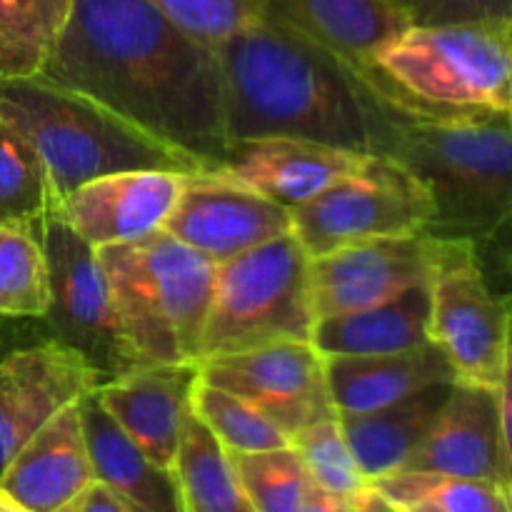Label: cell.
Listing matches in <instances>:
<instances>
[{
  "instance_id": "26",
  "label": "cell",
  "mask_w": 512,
  "mask_h": 512,
  "mask_svg": "<svg viewBox=\"0 0 512 512\" xmlns=\"http://www.w3.org/2000/svg\"><path fill=\"white\" fill-rule=\"evenodd\" d=\"M390 512H512V493L488 480L398 470L373 480Z\"/></svg>"
},
{
  "instance_id": "23",
  "label": "cell",
  "mask_w": 512,
  "mask_h": 512,
  "mask_svg": "<svg viewBox=\"0 0 512 512\" xmlns=\"http://www.w3.org/2000/svg\"><path fill=\"white\" fill-rule=\"evenodd\" d=\"M453 383L430 385L400 403L373 413L338 415L345 440L370 483L398 473L408 465L433 428Z\"/></svg>"
},
{
  "instance_id": "9",
  "label": "cell",
  "mask_w": 512,
  "mask_h": 512,
  "mask_svg": "<svg viewBox=\"0 0 512 512\" xmlns=\"http://www.w3.org/2000/svg\"><path fill=\"white\" fill-rule=\"evenodd\" d=\"M435 215L428 188L395 158L363 163L300 208L290 210L293 235L308 258L385 235L418 233Z\"/></svg>"
},
{
  "instance_id": "30",
  "label": "cell",
  "mask_w": 512,
  "mask_h": 512,
  "mask_svg": "<svg viewBox=\"0 0 512 512\" xmlns=\"http://www.w3.org/2000/svg\"><path fill=\"white\" fill-rule=\"evenodd\" d=\"M193 413L220 440L230 455L265 453L288 448L290 438L268 418L238 395L200 380L195 385Z\"/></svg>"
},
{
  "instance_id": "20",
  "label": "cell",
  "mask_w": 512,
  "mask_h": 512,
  "mask_svg": "<svg viewBox=\"0 0 512 512\" xmlns=\"http://www.w3.org/2000/svg\"><path fill=\"white\" fill-rule=\"evenodd\" d=\"M325 375L338 415L373 413L430 385L458 380L433 340L400 353L330 355L325 358Z\"/></svg>"
},
{
  "instance_id": "24",
  "label": "cell",
  "mask_w": 512,
  "mask_h": 512,
  "mask_svg": "<svg viewBox=\"0 0 512 512\" xmlns=\"http://www.w3.org/2000/svg\"><path fill=\"white\" fill-rule=\"evenodd\" d=\"M430 343V283L353 313L315 320L320 355H385Z\"/></svg>"
},
{
  "instance_id": "29",
  "label": "cell",
  "mask_w": 512,
  "mask_h": 512,
  "mask_svg": "<svg viewBox=\"0 0 512 512\" xmlns=\"http://www.w3.org/2000/svg\"><path fill=\"white\" fill-rule=\"evenodd\" d=\"M58 205L53 183L33 145L0 120V225L33 223Z\"/></svg>"
},
{
  "instance_id": "12",
  "label": "cell",
  "mask_w": 512,
  "mask_h": 512,
  "mask_svg": "<svg viewBox=\"0 0 512 512\" xmlns=\"http://www.w3.org/2000/svg\"><path fill=\"white\" fill-rule=\"evenodd\" d=\"M438 238L425 230L363 240L310 258L315 320L353 313L430 283Z\"/></svg>"
},
{
  "instance_id": "7",
  "label": "cell",
  "mask_w": 512,
  "mask_h": 512,
  "mask_svg": "<svg viewBox=\"0 0 512 512\" xmlns=\"http://www.w3.org/2000/svg\"><path fill=\"white\" fill-rule=\"evenodd\" d=\"M310 258L293 233L215 265V285L200 338V360L263 345L313 343Z\"/></svg>"
},
{
  "instance_id": "27",
  "label": "cell",
  "mask_w": 512,
  "mask_h": 512,
  "mask_svg": "<svg viewBox=\"0 0 512 512\" xmlns=\"http://www.w3.org/2000/svg\"><path fill=\"white\" fill-rule=\"evenodd\" d=\"M70 10L73 0H0V80L40 73Z\"/></svg>"
},
{
  "instance_id": "33",
  "label": "cell",
  "mask_w": 512,
  "mask_h": 512,
  "mask_svg": "<svg viewBox=\"0 0 512 512\" xmlns=\"http://www.w3.org/2000/svg\"><path fill=\"white\" fill-rule=\"evenodd\" d=\"M200 43L218 48L228 35L260 18V0H148Z\"/></svg>"
},
{
  "instance_id": "10",
  "label": "cell",
  "mask_w": 512,
  "mask_h": 512,
  "mask_svg": "<svg viewBox=\"0 0 512 512\" xmlns=\"http://www.w3.org/2000/svg\"><path fill=\"white\" fill-rule=\"evenodd\" d=\"M430 340L463 383L498 388L508 358V305L485 278L470 240L438 238L430 275Z\"/></svg>"
},
{
  "instance_id": "38",
  "label": "cell",
  "mask_w": 512,
  "mask_h": 512,
  "mask_svg": "<svg viewBox=\"0 0 512 512\" xmlns=\"http://www.w3.org/2000/svg\"><path fill=\"white\" fill-rule=\"evenodd\" d=\"M498 408H500V428H503V443L505 455H508V468L512 478V345L508 348V358H505L503 375L498 383Z\"/></svg>"
},
{
  "instance_id": "1",
  "label": "cell",
  "mask_w": 512,
  "mask_h": 512,
  "mask_svg": "<svg viewBox=\"0 0 512 512\" xmlns=\"http://www.w3.org/2000/svg\"><path fill=\"white\" fill-rule=\"evenodd\" d=\"M40 78L215 170L228 150L218 53L148 0H73Z\"/></svg>"
},
{
  "instance_id": "16",
  "label": "cell",
  "mask_w": 512,
  "mask_h": 512,
  "mask_svg": "<svg viewBox=\"0 0 512 512\" xmlns=\"http://www.w3.org/2000/svg\"><path fill=\"white\" fill-rule=\"evenodd\" d=\"M403 470L488 480L512 493L498 390L455 380L433 428Z\"/></svg>"
},
{
  "instance_id": "15",
  "label": "cell",
  "mask_w": 512,
  "mask_h": 512,
  "mask_svg": "<svg viewBox=\"0 0 512 512\" xmlns=\"http://www.w3.org/2000/svg\"><path fill=\"white\" fill-rule=\"evenodd\" d=\"M178 170H123L95 178L65 195L58 213L93 248L133 243L163 230L183 180Z\"/></svg>"
},
{
  "instance_id": "2",
  "label": "cell",
  "mask_w": 512,
  "mask_h": 512,
  "mask_svg": "<svg viewBox=\"0 0 512 512\" xmlns=\"http://www.w3.org/2000/svg\"><path fill=\"white\" fill-rule=\"evenodd\" d=\"M228 138L288 135L390 158L405 110L308 35L260 15L215 48Z\"/></svg>"
},
{
  "instance_id": "18",
  "label": "cell",
  "mask_w": 512,
  "mask_h": 512,
  "mask_svg": "<svg viewBox=\"0 0 512 512\" xmlns=\"http://www.w3.org/2000/svg\"><path fill=\"white\" fill-rule=\"evenodd\" d=\"M198 383V363H158L98 385L95 393L105 413L153 463L173 470Z\"/></svg>"
},
{
  "instance_id": "19",
  "label": "cell",
  "mask_w": 512,
  "mask_h": 512,
  "mask_svg": "<svg viewBox=\"0 0 512 512\" xmlns=\"http://www.w3.org/2000/svg\"><path fill=\"white\" fill-rule=\"evenodd\" d=\"M95 483L78 403L50 418L0 478V490L28 512L68 510Z\"/></svg>"
},
{
  "instance_id": "28",
  "label": "cell",
  "mask_w": 512,
  "mask_h": 512,
  "mask_svg": "<svg viewBox=\"0 0 512 512\" xmlns=\"http://www.w3.org/2000/svg\"><path fill=\"white\" fill-rule=\"evenodd\" d=\"M50 305V275L40 220L0 225V315L43 318Z\"/></svg>"
},
{
  "instance_id": "37",
  "label": "cell",
  "mask_w": 512,
  "mask_h": 512,
  "mask_svg": "<svg viewBox=\"0 0 512 512\" xmlns=\"http://www.w3.org/2000/svg\"><path fill=\"white\" fill-rule=\"evenodd\" d=\"M63 512H140L138 508H133L130 503H125L120 495H115L108 485L98 483L95 480L68 510Z\"/></svg>"
},
{
  "instance_id": "34",
  "label": "cell",
  "mask_w": 512,
  "mask_h": 512,
  "mask_svg": "<svg viewBox=\"0 0 512 512\" xmlns=\"http://www.w3.org/2000/svg\"><path fill=\"white\" fill-rule=\"evenodd\" d=\"M410 25L465 23V20H512V0H388Z\"/></svg>"
},
{
  "instance_id": "8",
  "label": "cell",
  "mask_w": 512,
  "mask_h": 512,
  "mask_svg": "<svg viewBox=\"0 0 512 512\" xmlns=\"http://www.w3.org/2000/svg\"><path fill=\"white\" fill-rule=\"evenodd\" d=\"M50 275L45 320L53 340L75 350L98 373L100 385L145 368V360L125 335L103 263L58 213L40 220Z\"/></svg>"
},
{
  "instance_id": "32",
  "label": "cell",
  "mask_w": 512,
  "mask_h": 512,
  "mask_svg": "<svg viewBox=\"0 0 512 512\" xmlns=\"http://www.w3.org/2000/svg\"><path fill=\"white\" fill-rule=\"evenodd\" d=\"M290 448L300 455L318 488L338 495H358L373 488L360 470L338 418L320 420L290 435Z\"/></svg>"
},
{
  "instance_id": "39",
  "label": "cell",
  "mask_w": 512,
  "mask_h": 512,
  "mask_svg": "<svg viewBox=\"0 0 512 512\" xmlns=\"http://www.w3.org/2000/svg\"><path fill=\"white\" fill-rule=\"evenodd\" d=\"M0 512H28V510L20 508V505L15 503L8 493H3V490H0Z\"/></svg>"
},
{
  "instance_id": "14",
  "label": "cell",
  "mask_w": 512,
  "mask_h": 512,
  "mask_svg": "<svg viewBox=\"0 0 512 512\" xmlns=\"http://www.w3.org/2000/svg\"><path fill=\"white\" fill-rule=\"evenodd\" d=\"M98 385V373L58 340L5 355L0 360V478L50 418Z\"/></svg>"
},
{
  "instance_id": "36",
  "label": "cell",
  "mask_w": 512,
  "mask_h": 512,
  "mask_svg": "<svg viewBox=\"0 0 512 512\" xmlns=\"http://www.w3.org/2000/svg\"><path fill=\"white\" fill-rule=\"evenodd\" d=\"M298 512H390V508L375 488L358 495H338L313 485Z\"/></svg>"
},
{
  "instance_id": "25",
  "label": "cell",
  "mask_w": 512,
  "mask_h": 512,
  "mask_svg": "<svg viewBox=\"0 0 512 512\" xmlns=\"http://www.w3.org/2000/svg\"><path fill=\"white\" fill-rule=\"evenodd\" d=\"M185 512H255L233 455L190 410L173 465Z\"/></svg>"
},
{
  "instance_id": "5",
  "label": "cell",
  "mask_w": 512,
  "mask_h": 512,
  "mask_svg": "<svg viewBox=\"0 0 512 512\" xmlns=\"http://www.w3.org/2000/svg\"><path fill=\"white\" fill-rule=\"evenodd\" d=\"M433 198L425 233L445 240L490 238L512 218V128L508 115L443 123L405 115L390 153Z\"/></svg>"
},
{
  "instance_id": "13",
  "label": "cell",
  "mask_w": 512,
  "mask_h": 512,
  "mask_svg": "<svg viewBox=\"0 0 512 512\" xmlns=\"http://www.w3.org/2000/svg\"><path fill=\"white\" fill-rule=\"evenodd\" d=\"M163 230L215 265L293 233L290 210L218 173H188Z\"/></svg>"
},
{
  "instance_id": "22",
  "label": "cell",
  "mask_w": 512,
  "mask_h": 512,
  "mask_svg": "<svg viewBox=\"0 0 512 512\" xmlns=\"http://www.w3.org/2000/svg\"><path fill=\"white\" fill-rule=\"evenodd\" d=\"M98 390V388H95ZM78 400L95 480L140 512H185L173 470L153 463L100 405L98 393Z\"/></svg>"
},
{
  "instance_id": "4",
  "label": "cell",
  "mask_w": 512,
  "mask_h": 512,
  "mask_svg": "<svg viewBox=\"0 0 512 512\" xmlns=\"http://www.w3.org/2000/svg\"><path fill=\"white\" fill-rule=\"evenodd\" d=\"M0 120L40 155L58 203L80 185L123 170H205L105 105L40 75L0 80Z\"/></svg>"
},
{
  "instance_id": "35",
  "label": "cell",
  "mask_w": 512,
  "mask_h": 512,
  "mask_svg": "<svg viewBox=\"0 0 512 512\" xmlns=\"http://www.w3.org/2000/svg\"><path fill=\"white\" fill-rule=\"evenodd\" d=\"M475 255L495 293H512V218L500 225L490 238L475 243Z\"/></svg>"
},
{
  "instance_id": "31",
  "label": "cell",
  "mask_w": 512,
  "mask_h": 512,
  "mask_svg": "<svg viewBox=\"0 0 512 512\" xmlns=\"http://www.w3.org/2000/svg\"><path fill=\"white\" fill-rule=\"evenodd\" d=\"M233 463L255 512H298L315 485L290 445L233 455Z\"/></svg>"
},
{
  "instance_id": "3",
  "label": "cell",
  "mask_w": 512,
  "mask_h": 512,
  "mask_svg": "<svg viewBox=\"0 0 512 512\" xmlns=\"http://www.w3.org/2000/svg\"><path fill=\"white\" fill-rule=\"evenodd\" d=\"M368 78L420 120L478 123L508 115L512 20L410 25L375 55Z\"/></svg>"
},
{
  "instance_id": "40",
  "label": "cell",
  "mask_w": 512,
  "mask_h": 512,
  "mask_svg": "<svg viewBox=\"0 0 512 512\" xmlns=\"http://www.w3.org/2000/svg\"><path fill=\"white\" fill-rule=\"evenodd\" d=\"M503 298H505V305H508V340L512 345V293L503 295Z\"/></svg>"
},
{
  "instance_id": "41",
  "label": "cell",
  "mask_w": 512,
  "mask_h": 512,
  "mask_svg": "<svg viewBox=\"0 0 512 512\" xmlns=\"http://www.w3.org/2000/svg\"><path fill=\"white\" fill-rule=\"evenodd\" d=\"M508 120H510V128H512V78H510V110H508Z\"/></svg>"
},
{
  "instance_id": "11",
  "label": "cell",
  "mask_w": 512,
  "mask_h": 512,
  "mask_svg": "<svg viewBox=\"0 0 512 512\" xmlns=\"http://www.w3.org/2000/svg\"><path fill=\"white\" fill-rule=\"evenodd\" d=\"M198 368L203 383L243 398L288 438L320 420L338 418L325 375V355L313 343L285 340L200 360Z\"/></svg>"
},
{
  "instance_id": "17",
  "label": "cell",
  "mask_w": 512,
  "mask_h": 512,
  "mask_svg": "<svg viewBox=\"0 0 512 512\" xmlns=\"http://www.w3.org/2000/svg\"><path fill=\"white\" fill-rule=\"evenodd\" d=\"M365 155L288 135L230 140L218 173L295 210L363 163Z\"/></svg>"
},
{
  "instance_id": "6",
  "label": "cell",
  "mask_w": 512,
  "mask_h": 512,
  "mask_svg": "<svg viewBox=\"0 0 512 512\" xmlns=\"http://www.w3.org/2000/svg\"><path fill=\"white\" fill-rule=\"evenodd\" d=\"M125 335L148 365L198 363L215 263L165 230L95 248Z\"/></svg>"
},
{
  "instance_id": "21",
  "label": "cell",
  "mask_w": 512,
  "mask_h": 512,
  "mask_svg": "<svg viewBox=\"0 0 512 512\" xmlns=\"http://www.w3.org/2000/svg\"><path fill=\"white\" fill-rule=\"evenodd\" d=\"M260 8L365 75L375 55L410 28V20L388 0H260Z\"/></svg>"
}]
</instances>
